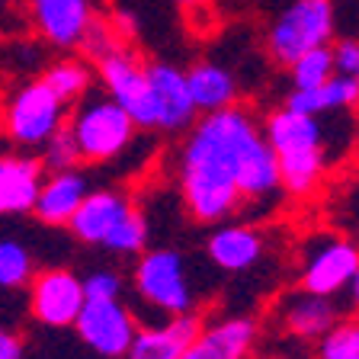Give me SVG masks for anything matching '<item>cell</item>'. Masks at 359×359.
I'll return each instance as SVG.
<instances>
[{"label": "cell", "mask_w": 359, "mask_h": 359, "mask_svg": "<svg viewBox=\"0 0 359 359\" xmlns=\"http://www.w3.org/2000/svg\"><path fill=\"white\" fill-rule=\"evenodd\" d=\"M266 241L254 224H218L205 241V254H209L212 266L222 273H247L263 260Z\"/></svg>", "instance_id": "cell-17"}, {"label": "cell", "mask_w": 359, "mask_h": 359, "mask_svg": "<svg viewBox=\"0 0 359 359\" xmlns=\"http://www.w3.org/2000/svg\"><path fill=\"white\" fill-rule=\"evenodd\" d=\"M318 359H359V324L337 321L318 340Z\"/></svg>", "instance_id": "cell-26"}, {"label": "cell", "mask_w": 359, "mask_h": 359, "mask_svg": "<svg viewBox=\"0 0 359 359\" xmlns=\"http://www.w3.org/2000/svg\"><path fill=\"white\" fill-rule=\"evenodd\" d=\"M177 7L189 10V13H202V10H209L212 7V0H173Z\"/></svg>", "instance_id": "cell-31"}, {"label": "cell", "mask_w": 359, "mask_h": 359, "mask_svg": "<svg viewBox=\"0 0 359 359\" xmlns=\"http://www.w3.org/2000/svg\"><path fill=\"white\" fill-rule=\"evenodd\" d=\"M81 344L90 346L103 359H126L128 346H132L135 334H138V321L122 299H87L81 318L74 324Z\"/></svg>", "instance_id": "cell-10"}, {"label": "cell", "mask_w": 359, "mask_h": 359, "mask_svg": "<svg viewBox=\"0 0 359 359\" xmlns=\"http://www.w3.org/2000/svg\"><path fill=\"white\" fill-rule=\"evenodd\" d=\"M67 128L74 135L83 164H109L132 148L142 128L109 93H87L74 103L67 116Z\"/></svg>", "instance_id": "cell-4"}, {"label": "cell", "mask_w": 359, "mask_h": 359, "mask_svg": "<svg viewBox=\"0 0 359 359\" xmlns=\"http://www.w3.org/2000/svg\"><path fill=\"white\" fill-rule=\"evenodd\" d=\"M67 106L71 103H65L45 81L26 83L13 93L4 112L7 135L20 148H45L48 138L67 126V116H71Z\"/></svg>", "instance_id": "cell-7"}, {"label": "cell", "mask_w": 359, "mask_h": 359, "mask_svg": "<svg viewBox=\"0 0 359 359\" xmlns=\"http://www.w3.org/2000/svg\"><path fill=\"white\" fill-rule=\"evenodd\" d=\"M187 81H189V93H193V103L199 109V116L238 106L241 100V83L234 77V71L218 65V61H196L187 71Z\"/></svg>", "instance_id": "cell-21"}, {"label": "cell", "mask_w": 359, "mask_h": 359, "mask_svg": "<svg viewBox=\"0 0 359 359\" xmlns=\"http://www.w3.org/2000/svg\"><path fill=\"white\" fill-rule=\"evenodd\" d=\"M276 311H279V321H283V330H289L292 337H302V340H321L337 324L334 302L324 299V295H311L305 289H295L289 295H283Z\"/></svg>", "instance_id": "cell-19"}, {"label": "cell", "mask_w": 359, "mask_h": 359, "mask_svg": "<svg viewBox=\"0 0 359 359\" xmlns=\"http://www.w3.org/2000/svg\"><path fill=\"white\" fill-rule=\"evenodd\" d=\"M97 81L103 83V93H109L142 132H157V106L148 77V61L132 45H122L103 61H97Z\"/></svg>", "instance_id": "cell-6"}, {"label": "cell", "mask_w": 359, "mask_h": 359, "mask_svg": "<svg viewBox=\"0 0 359 359\" xmlns=\"http://www.w3.org/2000/svg\"><path fill=\"white\" fill-rule=\"evenodd\" d=\"M87 305V289L74 269L45 266L29 283V314L45 327H74Z\"/></svg>", "instance_id": "cell-9"}, {"label": "cell", "mask_w": 359, "mask_h": 359, "mask_svg": "<svg viewBox=\"0 0 359 359\" xmlns=\"http://www.w3.org/2000/svg\"><path fill=\"white\" fill-rule=\"evenodd\" d=\"M148 77L157 106V132L187 135L199 122V109H196L193 93H189L187 71L170 65V61H148Z\"/></svg>", "instance_id": "cell-11"}, {"label": "cell", "mask_w": 359, "mask_h": 359, "mask_svg": "<svg viewBox=\"0 0 359 359\" xmlns=\"http://www.w3.org/2000/svg\"><path fill=\"white\" fill-rule=\"evenodd\" d=\"M257 334L260 327L254 318H222L205 324L180 359H247Z\"/></svg>", "instance_id": "cell-15"}, {"label": "cell", "mask_w": 359, "mask_h": 359, "mask_svg": "<svg viewBox=\"0 0 359 359\" xmlns=\"http://www.w3.org/2000/svg\"><path fill=\"white\" fill-rule=\"evenodd\" d=\"M359 269V244L340 238V234H318L302 247L299 263V289L311 295L334 299L350 289Z\"/></svg>", "instance_id": "cell-8"}, {"label": "cell", "mask_w": 359, "mask_h": 359, "mask_svg": "<svg viewBox=\"0 0 359 359\" xmlns=\"http://www.w3.org/2000/svg\"><path fill=\"white\" fill-rule=\"evenodd\" d=\"M42 81L58 93L65 103H81L93 83H97V65L87 58H61L45 67Z\"/></svg>", "instance_id": "cell-22"}, {"label": "cell", "mask_w": 359, "mask_h": 359, "mask_svg": "<svg viewBox=\"0 0 359 359\" xmlns=\"http://www.w3.org/2000/svg\"><path fill=\"white\" fill-rule=\"evenodd\" d=\"M337 39L334 0H289L266 26V55L273 65L289 67L302 55L324 48Z\"/></svg>", "instance_id": "cell-3"}, {"label": "cell", "mask_w": 359, "mask_h": 359, "mask_svg": "<svg viewBox=\"0 0 359 359\" xmlns=\"http://www.w3.org/2000/svg\"><path fill=\"white\" fill-rule=\"evenodd\" d=\"M0 4H7V0H0Z\"/></svg>", "instance_id": "cell-33"}, {"label": "cell", "mask_w": 359, "mask_h": 359, "mask_svg": "<svg viewBox=\"0 0 359 359\" xmlns=\"http://www.w3.org/2000/svg\"><path fill=\"white\" fill-rule=\"evenodd\" d=\"M45 164L36 157H0V215H26L36 209L39 189L45 183Z\"/></svg>", "instance_id": "cell-18"}, {"label": "cell", "mask_w": 359, "mask_h": 359, "mask_svg": "<svg viewBox=\"0 0 359 359\" xmlns=\"http://www.w3.org/2000/svg\"><path fill=\"white\" fill-rule=\"evenodd\" d=\"M283 106H289L295 112H308V116H337V112L359 109V77L334 74L330 81L318 83V87H292Z\"/></svg>", "instance_id": "cell-20"}, {"label": "cell", "mask_w": 359, "mask_h": 359, "mask_svg": "<svg viewBox=\"0 0 359 359\" xmlns=\"http://www.w3.org/2000/svg\"><path fill=\"white\" fill-rule=\"evenodd\" d=\"M26 10L39 36L61 52L77 48L87 26L97 16L93 0H26Z\"/></svg>", "instance_id": "cell-13"}, {"label": "cell", "mask_w": 359, "mask_h": 359, "mask_svg": "<svg viewBox=\"0 0 359 359\" xmlns=\"http://www.w3.org/2000/svg\"><path fill=\"white\" fill-rule=\"evenodd\" d=\"M334 52V67L344 77H359V39L356 36H340L330 42Z\"/></svg>", "instance_id": "cell-28"}, {"label": "cell", "mask_w": 359, "mask_h": 359, "mask_svg": "<svg viewBox=\"0 0 359 359\" xmlns=\"http://www.w3.org/2000/svg\"><path fill=\"white\" fill-rule=\"evenodd\" d=\"M132 285L142 295L144 305H151L164 318L187 314L196 308V289L193 279H189L187 257L173 247H157V250L138 254Z\"/></svg>", "instance_id": "cell-5"}, {"label": "cell", "mask_w": 359, "mask_h": 359, "mask_svg": "<svg viewBox=\"0 0 359 359\" xmlns=\"http://www.w3.org/2000/svg\"><path fill=\"white\" fill-rule=\"evenodd\" d=\"M334 74H337V67H334V52H330V45L314 48V52L302 55L295 65H289V77H292V87L295 90L318 87V83L330 81Z\"/></svg>", "instance_id": "cell-25"}, {"label": "cell", "mask_w": 359, "mask_h": 359, "mask_svg": "<svg viewBox=\"0 0 359 359\" xmlns=\"http://www.w3.org/2000/svg\"><path fill=\"white\" fill-rule=\"evenodd\" d=\"M87 196H90V180L83 170H77V167H71V170H55L45 177L42 189H39L32 215L42 224H52V228L65 224L67 228Z\"/></svg>", "instance_id": "cell-16"}, {"label": "cell", "mask_w": 359, "mask_h": 359, "mask_svg": "<svg viewBox=\"0 0 359 359\" xmlns=\"http://www.w3.org/2000/svg\"><path fill=\"white\" fill-rule=\"evenodd\" d=\"M122 45H126V36L116 29V22L106 20V16H93V22L87 26L81 45H77V52L97 65V61H103L106 55H112L116 48H122Z\"/></svg>", "instance_id": "cell-24"}, {"label": "cell", "mask_w": 359, "mask_h": 359, "mask_svg": "<svg viewBox=\"0 0 359 359\" xmlns=\"http://www.w3.org/2000/svg\"><path fill=\"white\" fill-rule=\"evenodd\" d=\"M36 269H32L29 247L20 241H0V289H22L29 285Z\"/></svg>", "instance_id": "cell-23"}, {"label": "cell", "mask_w": 359, "mask_h": 359, "mask_svg": "<svg viewBox=\"0 0 359 359\" xmlns=\"http://www.w3.org/2000/svg\"><path fill=\"white\" fill-rule=\"evenodd\" d=\"M0 359H22V344L20 337L0 327Z\"/></svg>", "instance_id": "cell-30"}, {"label": "cell", "mask_w": 359, "mask_h": 359, "mask_svg": "<svg viewBox=\"0 0 359 359\" xmlns=\"http://www.w3.org/2000/svg\"><path fill=\"white\" fill-rule=\"evenodd\" d=\"M263 132L279 157L283 193L292 199H308L318 193L330 167L324 116H308L279 106L263 119Z\"/></svg>", "instance_id": "cell-2"}, {"label": "cell", "mask_w": 359, "mask_h": 359, "mask_svg": "<svg viewBox=\"0 0 359 359\" xmlns=\"http://www.w3.org/2000/svg\"><path fill=\"white\" fill-rule=\"evenodd\" d=\"M350 299H353V305L359 308V269H356V276H353V283H350Z\"/></svg>", "instance_id": "cell-32"}, {"label": "cell", "mask_w": 359, "mask_h": 359, "mask_svg": "<svg viewBox=\"0 0 359 359\" xmlns=\"http://www.w3.org/2000/svg\"><path fill=\"white\" fill-rule=\"evenodd\" d=\"M83 289H87V299H119L122 276L112 273V269H93V273L83 279Z\"/></svg>", "instance_id": "cell-29"}, {"label": "cell", "mask_w": 359, "mask_h": 359, "mask_svg": "<svg viewBox=\"0 0 359 359\" xmlns=\"http://www.w3.org/2000/svg\"><path fill=\"white\" fill-rule=\"evenodd\" d=\"M260 135L263 122L241 103L205 112L187 132L180 144L177 183L193 222L222 224L244 205L241 164Z\"/></svg>", "instance_id": "cell-1"}, {"label": "cell", "mask_w": 359, "mask_h": 359, "mask_svg": "<svg viewBox=\"0 0 359 359\" xmlns=\"http://www.w3.org/2000/svg\"><path fill=\"white\" fill-rule=\"evenodd\" d=\"M138 209L132 202V196L122 193V189H90V196L83 199V205L74 212L71 218V234H74L81 244L90 247H103L116 238L122 224L132 218V212Z\"/></svg>", "instance_id": "cell-12"}, {"label": "cell", "mask_w": 359, "mask_h": 359, "mask_svg": "<svg viewBox=\"0 0 359 359\" xmlns=\"http://www.w3.org/2000/svg\"><path fill=\"white\" fill-rule=\"evenodd\" d=\"M42 164H45V170H48V173L71 170V167L83 164V161H81V151H77L74 135H71V128H67V126L48 138V144L42 148Z\"/></svg>", "instance_id": "cell-27"}, {"label": "cell", "mask_w": 359, "mask_h": 359, "mask_svg": "<svg viewBox=\"0 0 359 359\" xmlns=\"http://www.w3.org/2000/svg\"><path fill=\"white\" fill-rule=\"evenodd\" d=\"M202 327H205V321L196 311L173 314L161 324L138 327L126 359H180L187 353V346L199 337Z\"/></svg>", "instance_id": "cell-14"}]
</instances>
